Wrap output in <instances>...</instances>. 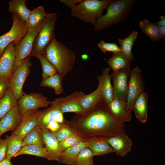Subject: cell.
Wrapping results in <instances>:
<instances>
[{"instance_id":"45","label":"cell","mask_w":165,"mask_h":165,"mask_svg":"<svg viewBox=\"0 0 165 165\" xmlns=\"http://www.w3.org/2000/svg\"><path fill=\"white\" fill-rule=\"evenodd\" d=\"M156 24L158 27H165V16H161L160 20Z\"/></svg>"},{"instance_id":"9","label":"cell","mask_w":165,"mask_h":165,"mask_svg":"<svg viewBox=\"0 0 165 165\" xmlns=\"http://www.w3.org/2000/svg\"><path fill=\"white\" fill-rule=\"evenodd\" d=\"M40 26L41 25L37 28L29 29L26 35L15 46V59L13 73L23 60L29 56L34 39Z\"/></svg>"},{"instance_id":"36","label":"cell","mask_w":165,"mask_h":165,"mask_svg":"<svg viewBox=\"0 0 165 165\" xmlns=\"http://www.w3.org/2000/svg\"><path fill=\"white\" fill-rule=\"evenodd\" d=\"M94 156L92 152L89 148H84L78 154L77 165H94Z\"/></svg>"},{"instance_id":"35","label":"cell","mask_w":165,"mask_h":165,"mask_svg":"<svg viewBox=\"0 0 165 165\" xmlns=\"http://www.w3.org/2000/svg\"><path fill=\"white\" fill-rule=\"evenodd\" d=\"M36 57L40 62L42 68V80L57 73L55 67L42 54H40Z\"/></svg>"},{"instance_id":"40","label":"cell","mask_w":165,"mask_h":165,"mask_svg":"<svg viewBox=\"0 0 165 165\" xmlns=\"http://www.w3.org/2000/svg\"><path fill=\"white\" fill-rule=\"evenodd\" d=\"M12 75L0 78V99L4 95L9 87Z\"/></svg>"},{"instance_id":"23","label":"cell","mask_w":165,"mask_h":165,"mask_svg":"<svg viewBox=\"0 0 165 165\" xmlns=\"http://www.w3.org/2000/svg\"><path fill=\"white\" fill-rule=\"evenodd\" d=\"M131 61L121 51L113 53L107 63L112 72L130 68Z\"/></svg>"},{"instance_id":"8","label":"cell","mask_w":165,"mask_h":165,"mask_svg":"<svg viewBox=\"0 0 165 165\" xmlns=\"http://www.w3.org/2000/svg\"><path fill=\"white\" fill-rule=\"evenodd\" d=\"M145 89V85L140 68L136 67L131 72L129 79L126 102V108L132 112L134 104Z\"/></svg>"},{"instance_id":"33","label":"cell","mask_w":165,"mask_h":165,"mask_svg":"<svg viewBox=\"0 0 165 165\" xmlns=\"http://www.w3.org/2000/svg\"><path fill=\"white\" fill-rule=\"evenodd\" d=\"M62 79L60 75L57 73L42 80L40 85L42 86L51 88L54 90L56 95H59L63 91L62 84Z\"/></svg>"},{"instance_id":"39","label":"cell","mask_w":165,"mask_h":165,"mask_svg":"<svg viewBox=\"0 0 165 165\" xmlns=\"http://www.w3.org/2000/svg\"><path fill=\"white\" fill-rule=\"evenodd\" d=\"M97 46L104 53L111 52L113 53H115L121 51L120 47L114 42L107 43L101 40L98 43Z\"/></svg>"},{"instance_id":"3","label":"cell","mask_w":165,"mask_h":165,"mask_svg":"<svg viewBox=\"0 0 165 165\" xmlns=\"http://www.w3.org/2000/svg\"><path fill=\"white\" fill-rule=\"evenodd\" d=\"M135 0H112L107 8V12L98 19L94 30L99 31L125 20L130 14Z\"/></svg>"},{"instance_id":"16","label":"cell","mask_w":165,"mask_h":165,"mask_svg":"<svg viewBox=\"0 0 165 165\" xmlns=\"http://www.w3.org/2000/svg\"><path fill=\"white\" fill-rule=\"evenodd\" d=\"M21 116L18 105L0 119V139L5 132L16 129L20 123Z\"/></svg>"},{"instance_id":"21","label":"cell","mask_w":165,"mask_h":165,"mask_svg":"<svg viewBox=\"0 0 165 165\" xmlns=\"http://www.w3.org/2000/svg\"><path fill=\"white\" fill-rule=\"evenodd\" d=\"M86 148H88L86 143L81 141L76 145L63 151L57 161L67 165H77L79 153Z\"/></svg>"},{"instance_id":"27","label":"cell","mask_w":165,"mask_h":165,"mask_svg":"<svg viewBox=\"0 0 165 165\" xmlns=\"http://www.w3.org/2000/svg\"><path fill=\"white\" fill-rule=\"evenodd\" d=\"M17 105V101L9 86L4 95L0 99V119Z\"/></svg>"},{"instance_id":"25","label":"cell","mask_w":165,"mask_h":165,"mask_svg":"<svg viewBox=\"0 0 165 165\" xmlns=\"http://www.w3.org/2000/svg\"><path fill=\"white\" fill-rule=\"evenodd\" d=\"M26 0H11L9 3L8 10L12 14H15L26 22L31 10L26 6Z\"/></svg>"},{"instance_id":"13","label":"cell","mask_w":165,"mask_h":165,"mask_svg":"<svg viewBox=\"0 0 165 165\" xmlns=\"http://www.w3.org/2000/svg\"><path fill=\"white\" fill-rule=\"evenodd\" d=\"M85 95L83 92L76 91L65 97H58L53 101L64 114L67 112L78 114L84 111L80 106L79 101Z\"/></svg>"},{"instance_id":"14","label":"cell","mask_w":165,"mask_h":165,"mask_svg":"<svg viewBox=\"0 0 165 165\" xmlns=\"http://www.w3.org/2000/svg\"><path fill=\"white\" fill-rule=\"evenodd\" d=\"M39 111L38 109L31 110L23 113L19 125L11 135L17 136L23 140L38 125Z\"/></svg>"},{"instance_id":"34","label":"cell","mask_w":165,"mask_h":165,"mask_svg":"<svg viewBox=\"0 0 165 165\" xmlns=\"http://www.w3.org/2000/svg\"><path fill=\"white\" fill-rule=\"evenodd\" d=\"M23 140L19 137L11 135L8 136L6 158L11 159L22 147Z\"/></svg>"},{"instance_id":"46","label":"cell","mask_w":165,"mask_h":165,"mask_svg":"<svg viewBox=\"0 0 165 165\" xmlns=\"http://www.w3.org/2000/svg\"><path fill=\"white\" fill-rule=\"evenodd\" d=\"M11 160V159L6 158L1 162V165H12Z\"/></svg>"},{"instance_id":"42","label":"cell","mask_w":165,"mask_h":165,"mask_svg":"<svg viewBox=\"0 0 165 165\" xmlns=\"http://www.w3.org/2000/svg\"><path fill=\"white\" fill-rule=\"evenodd\" d=\"M82 0H61L60 2L71 10L81 2Z\"/></svg>"},{"instance_id":"32","label":"cell","mask_w":165,"mask_h":165,"mask_svg":"<svg viewBox=\"0 0 165 165\" xmlns=\"http://www.w3.org/2000/svg\"><path fill=\"white\" fill-rule=\"evenodd\" d=\"M28 145H36L44 147L41 130L37 125L23 139L22 147Z\"/></svg>"},{"instance_id":"15","label":"cell","mask_w":165,"mask_h":165,"mask_svg":"<svg viewBox=\"0 0 165 165\" xmlns=\"http://www.w3.org/2000/svg\"><path fill=\"white\" fill-rule=\"evenodd\" d=\"M114 152L123 157L130 152L133 145L131 139L126 134L125 130L120 134L107 139Z\"/></svg>"},{"instance_id":"26","label":"cell","mask_w":165,"mask_h":165,"mask_svg":"<svg viewBox=\"0 0 165 165\" xmlns=\"http://www.w3.org/2000/svg\"><path fill=\"white\" fill-rule=\"evenodd\" d=\"M22 155H32L53 160L46 147L36 145H28L22 147L14 157Z\"/></svg>"},{"instance_id":"11","label":"cell","mask_w":165,"mask_h":165,"mask_svg":"<svg viewBox=\"0 0 165 165\" xmlns=\"http://www.w3.org/2000/svg\"><path fill=\"white\" fill-rule=\"evenodd\" d=\"M17 102L22 114L28 111L47 107L50 105L51 101H48L46 96L40 93H31L28 94L24 93Z\"/></svg>"},{"instance_id":"4","label":"cell","mask_w":165,"mask_h":165,"mask_svg":"<svg viewBox=\"0 0 165 165\" xmlns=\"http://www.w3.org/2000/svg\"><path fill=\"white\" fill-rule=\"evenodd\" d=\"M112 0H85L71 10V15L94 26L97 20L103 15V12Z\"/></svg>"},{"instance_id":"22","label":"cell","mask_w":165,"mask_h":165,"mask_svg":"<svg viewBox=\"0 0 165 165\" xmlns=\"http://www.w3.org/2000/svg\"><path fill=\"white\" fill-rule=\"evenodd\" d=\"M148 103V95L143 91L136 99L133 106V111L136 118L143 123H145L147 119Z\"/></svg>"},{"instance_id":"31","label":"cell","mask_w":165,"mask_h":165,"mask_svg":"<svg viewBox=\"0 0 165 165\" xmlns=\"http://www.w3.org/2000/svg\"><path fill=\"white\" fill-rule=\"evenodd\" d=\"M139 27L142 31L151 40L157 41L160 40L158 27L156 23H152L145 19L140 21Z\"/></svg>"},{"instance_id":"48","label":"cell","mask_w":165,"mask_h":165,"mask_svg":"<svg viewBox=\"0 0 165 165\" xmlns=\"http://www.w3.org/2000/svg\"><path fill=\"white\" fill-rule=\"evenodd\" d=\"M0 165H1V162H0Z\"/></svg>"},{"instance_id":"6","label":"cell","mask_w":165,"mask_h":165,"mask_svg":"<svg viewBox=\"0 0 165 165\" xmlns=\"http://www.w3.org/2000/svg\"><path fill=\"white\" fill-rule=\"evenodd\" d=\"M12 15L13 22L10 29L0 36V57L11 42H13L15 46H16L29 29L26 22L16 15Z\"/></svg>"},{"instance_id":"28","label":"cell","mask_w":165,"mask_h":165,"mask_svg":"<svg viewBox=\"0 0 165 165\" xmlns=\"http://www.w3.org/2000/svg\"><path fill=\"white\" fill-rule=\"evenodd\" d=\"M44 7L39 6L31 10L26 23L28 29L34 28L40 26L47 16Z\"/></svg>"},{"instance_id":"18","label":"cell","mask_w":165,"mask_h":165,"mask_svg":"<svg viewBox=\"0 0 165 165\" xmlns=\"http://www.w3.org/2000/svg\"><path fill=\"white\" fill-rule=\"evenodd\" d=\"M111 69L109 67L103 69L101 74L97 76L98 87L101 91L102 99L107 104L110 102L114 98L113 88L111 83L112 76L109 74Z\"/></svg>"},{"instance_id":"2","label":"cell","mask_w":165,"mask_h":165,"mask_svg":"<svg viewBox=\"0 0 165 165\" xmlns=\"http://www.w3.org/2000/svg\"><path fill=\"white\" fill-rule=\"evenodd\" d=\"M42 54L55 67L62 79L72 70L76 60L74 52L57 41L55 35Z\"/></svg>"},{"instance_id":"30","label":"cell","mask_w":165,"mask_h":165,"mask_svg":"<svg viewBox=\"0 0 165 165\" xmlns=\"http://www.w3.org/2000/svg\"><path fill=\"white\" fill-rule=\"evenodd\" d=\"M101 91L98 87L90 94L85 95L79 101L80 106L84 111L87 110L93 107L102 99Z\"/></svg>"},{"instance_id":"7","label":"cell","mask_w":165,"mask_h":165,"mask_svg":"<svg viewBox=\"0 0 165 165\" xmlns=\"http://www.w3.org/2000/svg\"><path fill=\"white\" fill-rule=\"evenodd\" d=\"M32 65L30 57L24 59L13 73L9 86L13 95L18 101L24 95V83L30 73V67Z\"/></svg>"},{"instance_id":"20","label":"cell","mask_w":165,"mask_h":165,"mask_svg":"<svg viewBox=\"0 0 165 165\" xmlns=\"http://www.w3.org/2000/svg\"><path fill=\"white\" fill-rule=\"evenodd\" d=\"M107 105L112 114L118 121L123 123L131 121V112L127 110L126 103L113 98Z\"/></svg>"},{"instance_id":"10","label":"cell","mask_w":165,"mask_h":165,"mask_svg":"<svg viewBox=\"0 0 165 165\" xmlns=\"http://www.w3.org/2000/svg\"><path fill=\"white\" fill-rule=\"evenodd\" d=\"M130 68L112 72L114 98L126 103Z\"/></svg>"},{"instance_id":"1","label":"cell","mask_w":165,"mask_h":165,"mask_svg":"<svg viewBox=\"0 0 165 165\" xmlns=\"http://www.w3.org/2000/svg\"><path fill=\"white\" fill-rule=\"evenodd\" d=\"M67 125L84 142L108 138L125 130L124 123L117 120L109 111L107 104L101 100L90 109L75 114Z\"/></svg>"},{"instance_id":"12","label":"cell","mask_w":165,"mask_h":165,"mask_svg":"<svg viewBox=\"0 0 165 165\" xmlns=\"http://www.w3.org/2000/svg\"><path fill=\"white\" fill-rule=\"evenodd\" d=\"M64 113L53 101L46 109L39 111L38 118V125L41 130L46 129L47 126L54 122L61 124L66 123Z\"/></svg>"},{"instance_id":"44","label":"cell","mask_w":165,"mask_h":165,"mask_svg":"<svg viewBox=\"0 0 165 165\" xmlns=\"http://www.w3.org/2000/svg\"><path fill=\"white\" fill-rule=\"evenodd\" d=\"M159 34L160 39H165V27H158Z\"/></svg>"},{"instance_id":"43","label":"cell","mask_w":165,"mask_h":165,"mask_svg":"<svg viewBox=\"0 0 165 165\" xmlns=\"http://www.w3.org/2000/svg\"><path fill=\"white\" fill-rule=\"evenodd\" d=\"M62 124L57 122H53L48 125L46 127V129L51 132H54L60 128Z\"/></svg>"},{"instance_id":"41","label":"cell","mask_w":165,"mask_h":165,"mask_svg":"<svg viewBox=\"0 0 165 165\" xmlns=\"http://www.w3.org/2000/svg\"><path fill=\"white\" fill-rule=\"evenodd\" d=\"M8 136L4 139H0V162L6 158Z\"/></svg>"},{"instance_id":"19","label":"cell","mask_w":165,"mask_h":165,"mask_svg":"<svg viewBox=\"0 0 165 165\" xmlns=\"http://www.w3.org/2000/svg\"><path fill=\"white\" fill-rule=\"evenodd\" d=\"M42 140L46 148L51 156L52 160L57 161L62 151L59 142L54 135L47 129L41 130Z\"/></svg>"},{"instance_id":"38","label":"cell","mask_w":165,"mask_h":165,"mask_svg":"<svg viewBox=\"0 0 165 165\" xmlns=\"http://www.w3.org/2000/svg\"><path fill=\"white\" fill-rule=\"evenodd\" d=\"M82 141L75 134L69 136L64 140L59 142L62 151L76 145Z\"/></svg>"},{"instance_id":"47","label":"cell","mask_w":165,"mask_h":165,"mask_svg":"<svg viewBox=\"0 0 165 165\" xmlns=\"http://www.w3.org/2000/svg\"><path fill=\"white\" fill-rule=\"evenodd\" d=\"M82 58L84 60H86L88 58V56L86 54H82L81 56Z\"/></svg>"},{"instance_id":"17","label":"cell","mask_w":165,"mask_h":165,"mask_svg":"<svg viewBox=\"0 0 165 165\" xmlns=\"http://www.w3.org/2000/svg\"><path fill=\"white\" fill-rule=\"evenodd\" d=\"M15 59V46L12 42L0 57V78L12 75Z\"/></svg>"},{"instance_id":"29","label":"cell","mask_w":165,"mask_h":165,"mask_svg":"<svg viewBox=\"0 0 165 165\" xmlns=\"http://www.w3.org/2000/svg\"><path fill=\"white\" fill-rule=\"evenodd\" d=\"M138 33V31H134L125 38L118 40L121 51L131 61L134 60V56L132 52V48Z\"/></svg>"},{"instance_id":"24","label":"cell","mask_w":165,"mask_h":165,"mask_svg":"<svg viewBox=\"0 0 165 165\" xmlns=\"http://www.w3.org/2000/svg\"><path fill=\"white\" fill-rule=\"evenodd\" d=\"M107 139H96L86 143L94 156H102L114 152L112 148L107 142Z\"/></svg>"},{"instance_id":"5","label":"cell","mask_w":165,"mask_h":165,"mask_svg":"<svg viewBox=\"0 0 165 165\" xmlns=\"http://www.w3.org/2000/svg\"><path fill=\"white\" fill-rule=\"evenodd\" d=\"M57 17L56 13H48L35 38L29 57H36L42 54L55 35L54 26Z\"/></svg>"},{"instance_id":"37","label":"cell","mask_w":165,"mask_h":165,"mask_svg":"<svg viewBox=\"0 0 165 165\" xmlns=\"http://www.w3.org/2000/svg\"><path fill=\"white\" fill-rule=\"evenodd\" d=\"M62 124L60 128L57 131L52 132L60 142L63 141L69 136L74 134L67 125V123Z\"/></svg>"}]
</instances>
